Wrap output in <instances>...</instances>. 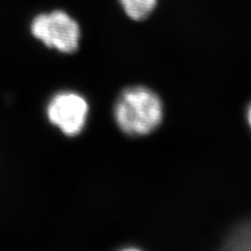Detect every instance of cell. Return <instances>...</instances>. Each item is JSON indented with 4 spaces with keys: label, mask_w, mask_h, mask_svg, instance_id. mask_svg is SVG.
Returning <instances> with one entry per match:
<instances>
[{
    "label": "cell",
    "mask_w": 251,
    "mask_h": 251,
    "mask_svg": "<svg viewBox=\"0 0 251 251\" xmlns=\"http://www.w3.org/2000/svg\"><path fill=\"white\" fill-rule=\"evenodd\" d=\"M87 113V103L75 93L58 94L47 109L50 121L69 136L76 135L82 131Z\"/></svg>",
    "instance_id": "obj_3"
},
{
    "label": "cell",
    "mask_w": 251,
    "mask_h": 251,
    "mask_svg": "<svg viewBox=\"0 0 251 251\" xmlns=\"http://www.w3.org/2000/svg\"><path fill=\"white\" fill-rule=\"evenodd\" d=\"M248 120H249V124L251 126V107L249 109V112H248Z\"/></svg>",
    "instance_id": "obj_6"
},
{
    "label": "cell",
    "mask_w": 251,
    "mask_h": 251,
    "mask_svg": "<svg viewBox=\"0 0 251 251\" xmlns=\"http://www.w3.org/2000/svg\"><path fill=\"white\" fill-rule=\"evenodd\" d=\"M31 34L42 41L47 47L62 52H74L80 41V26L68 14L63 11H53L40 14L31 23Z\"/></svg>",
    "instance_id": "obj_2"
},
{
    "label": "cell",
    "mask_w": 251,
    "mask_h": 251,
    "mask_svg": "<svg viewBox=\"0 0 251 251\" xmlns=\"http://www.w3.org/2000/svg\"><path fill=\"white\" fill-rule=\"evenodd\" d=\"M115 119L120 128L128 134H148L161 122V101L154 92L147 88H129L117 100Z\"/></svg>",
    "instance_id": "obj_1"
},
{
    "label": "cell",
    "mask_w": 251,
    "mask_h": 251,
    "mask_svg": "<svg viewBox=\"0 0 251 251\" xmlns=\"http://www.w3.org/2000/svg\"><path fill=\"white\" fill-rule=\"evenodd\" d=\"M225 248L228 250H251V222L244 224L227 239Z\"/></svg>",
    "instance_id": "obj_5"
},
{
    "label": "cell",
    "mask_w": 251,
    "mask_h": 251,
    "mask_svg": "<svg viewBox=\"0 0 251 251\" xmlns=\"http://www.w3.org/2000/svg\"><path fill=\"white\" fill-rule=\"evenodd\" d=\"M124 10L133 20L148 18L156 7L158 0H120Z\"/></svg>",
    "instance_id": "obj_4"
}]
</instances>
